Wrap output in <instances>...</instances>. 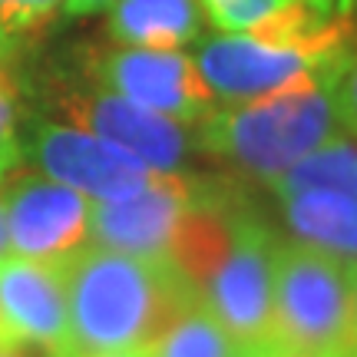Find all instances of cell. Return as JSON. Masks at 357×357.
Masks as SVG:
<instances>
[{
	"label": "cell",
	"instance_id": "7c38bea8",
	"mask_svg": "<svg viewBox=\"0 0 357 357\" xmlns=\"http://www.w3.org/2000/svg\"><path fill=\"white\" fill-rule=\"evenodd\" d=\"M109 37L119 47L182 50L202 40L205 10L199 0H113Z\"/></svg>",
	"mask_w": 357,
	"mask_h": 357
},
{
	"label": "cell",
	"instance_id": "ba28073f",
	"mask_svg": "<svg viewBox=\"0 0 357 357\" xmlns=\"http://www.w3.org/2000/svg\"><path fill=\"white\" fill-rule=\"evenodd\" d=\"M20 155L33 162L40 176L83 192L93 202L126 199L155 176L116 146L70 123H33L26 142H20Z\"/></svg>",
	"mask_w": 357,
	"mask_h": 357
},
{
	"label": "cell",
	"instance_id": "603a6c76",
	"mask_svg": "<svg viewBox=\"0 0 357 357\" xmlns=\"http://www.w3.org/2000/svg\"><path fill=\"white\" fill-rule=\"evenodd\" d=\"M265 357H328V354H314V351H301V347H291V344H281V341H265Z\"/></svg>",
	"mask_w": 357,
	"mask_h": 357
},
{
	"label": "cell",
	"instance_id": "8992f818",
	"mask_svg": "<svg viewBox=\"0 0 357 357\" xmlns=\"http://www.w3.org/2000/svg\"><path fill=\"white\" fill-rule=\"evenodd\" d=\"M89 83L192 129L218 109V100L202 79L192 53L182 50L116 47L93 56Z\"/></svg>",
	"mask_w": 357,
	"mask_h": 357
},
{
	"label": "cell",
	"instance_id": "d4e9b609",
	"mask_svg": "<svg viewBox=\"0 0 357 357\" xmlns=\"http://www.w3.org/2000/svg\"><path fill=\"white\" fill-rule=\"evenodd\" d=\"M73 357H149L146 351H102V354H73Z\"/></svg>",
	"mask_w": 357,
	"mask_h": 357
},
{
	"label": "cell",
	"instance_id": "3957f363",
	"mask_svg": "<svg viewBox=\"0 0 357 357\" xmlns=\"http://www.w3.org/2000/svg\"><path fill=\"white\" fill-rule=\"evenodd\" d=\"M344 50L347 20L314 37L212 33L195 40L192 60L218 106H235L334 77Z\"/></svg>",
	"mask_w": 357,
	"mask_h": 357
},
{
	"label": "cell",
	"instance_id": "7402d4cb",
	"mask_svg": "<svg viewBox=\"0 0 357 357\" xmlns=\"http://www.w3.org/2000/svg\"><path fill=\"white\" fill-rule=\"evenodd\" d=\"M305 3H311L314 10L328 13V17H347L357 7V0H305Z\"/></svg>",
	"mask_w": 357,
	"mask_h": 357
},
{
	"label": "cell",
	"instance_id": "8fae6325",
	"mask_svg": "<svg viewBox=\"0 0 357 357\" xmlns=\"http://www.w3.org/2000/svg\"><path fill=\"white\" fill-rule=\"evenodd\" d=\"M0 321L10 341H37L73 351L63 265L7 252L0 258Z\"/></svg>",
	"mask_w": 357,
	"mask_h": 357
},
{
	"label": "cell",
	"instance_id": "ac0fdd59",
	"mask_svg": "<svg viewBox=\"0 0 357 357\" xmlns=\"http://www.w3.org/2000/svg\"><path fill=\"white\" fill-rule=\"evenodd\" d=\"M0 155L10 166L20 162V89L7 70H0Z\"/></svg>",
	"mask_w": 357,
	"mask_h": 357
},
{
	"label": "cell",
	"instance_id": "484cf974",
	"mask_svg": "<svg viewBox=\"0 0 357 357\" xmlns=\"http://www.w3.org/2000/svg\"><path fill=\"white\" fill-rule=\"evenodd\" d=\"M10 252V242H7V218H3V205H0V258Z\"/></svg>",
	"mask_w": 357,
	"mask_h": 357
},
{
	"label": "cell",
	"instance_id": "6da1fadb",
	"mask_svg": "<svg viewBox=\"0 0 357 357\" xmlns=\"http://www.w3.org/2000/svg\"><path fill=\"white\" fill-rule=\"evenodd\" d=\"M73 354L149 351L199 294L166 255L83 245L63 261Z\"/></svg>",
	"mask_w": 357,
	"mask_h": 357
},
{
	"label": "cell",
	"instance_id": "4316f807",
	"mask_svg": "<svg viewBox=\"0 0 357 357\" xmlns=\"http://www.w3.org/2000/svg\"><path fill=\"white\" fill-rule=\"evenodd\" d=\"M347 268H351V288H354V311H357V258H351Z\"/></svg>",
	"mask_w": 357,
	"mask_h": 357
},
{
	"label": "cell",
	"instance_id": "7a4b0ae2",
	"mask_svg": "<svg viewBox=\"0 0 357 357\" xmlns=\"http://www.w3.org/2000/svg\"><path fill=\"white\" fill-rule=\"evenodd\" d=\"M334 129L337 119L328 77L261 100L218 106L195 126V146L261 182H275L307 153L334 139Z\"/></svg>",
	"mask_w": 357,
	"mask_h": 357
},
{
	"label": "cell",
	"instance_id": "e0dca14e",
	"mask_svg": "<svg viewBox=\"0 0 357 357\" xmlns=\"http://www.w3.org/2000/svg\"><path fill=\"white\" fill-rule=\"evenodd\" d=\"M331 106L337 126L357 136V47H347L331 77Z\"/></svg>",
	"mask_w": 357,
	"mask_h": 357
},
{
	"label": "cell",
	"instance_id": "4fadbf2b",
	"mask_svg": "<svg viewBox=\"0 0 357 357\" xmlns=\"http://www.w3.org/2000/svg\"><path fill=\"white\" fill-rule=\"evenodd\" d=\"M218 33L252 37H314L347 17H328L305 0H199Z\"/></svg>",
	"mask_w": 357,
	"mask_h": 357
},
{
	"label": "cell",
	"instance_id": "30bf717a",
	"mask_svg": "<svg viewBox=\"0 0 357 357\" xmlns=\"http://www.w3.org/2000/svg\"><path fill=\"white\" fill-rule=\"evenodd\" d=\"M202 195V182H192L178 172H155L126 199L93 202L89 242L132 255H169L185 215Z\"/></svg>",
	"mask_w": 357,
	"mask_h": 357
},
{
	"label": "cell",
	"instance_id": "d6986e66",
	"mask_svg": "<svg viewBox=\"0 0 357 357\" xmlns=\"http://www.w3.org/2000/svg\"><path fill=\"white\" fill-rule=\"evenodd\" d=\"M66 0H10V13H7V26H3V40L13 47V40L37 30L47 24L56 10H63Z\"/></svg>",
	"mask_w": 357,
	"mask_h": 357
},
{
	"label": "cell",
	"instance_id": "cb8c5ba5",
	"mask_svg": "<svg viewBox=\"0 0 357 357\" xmlns=\"http://www.w3.org/2000/svg\"><path fill=\"white\" fill-rule=\"evenodd\" d=\"M231 357H265V347L261 344H238L231 351Z\"/></svg>",
	"mask_w": 357,
	"mask_h": 357
},
{
	"label": "cell",
	"instance_id": "2e32d148",
	"mask_svg": "<svg viewBox=\"0 0 357 357\" xmlns=\"http://www.w3.org/2000/svg\"><path fill=\"white\" fill-rule=\"evenodd\" d=\"M235 347L238 344L218 324L215 314L202 301H195L189 311H182L172 321V328L146 354L149 357H231Z\"/></svg>",
	"mask_w": 357,
	"mask_h": 357
},
{
	"label": "cell",
	"instance_id": "5bb4252c",
	"mask_svg": "<svg viewBox=\"0 0 357 357\" xmlns=\"http://www.w3.org/2000/svg\"><path fill=\"white\" fill-rule=\"evenodd\" d=\"M281 208L298 242L318 245L341 258H357V195L347 192H294L281 195Z\"/></svg>",
	"mask_w": 357,
	"mask_h": 357
},
{
	"label": "cell",
	"instance_id": "9c48e42d",
	"mask_svg": "<svg viewBox=\"0 0 357 357\" xmlns=\"http://www.w3.org/2000/svg\"><path fill=\"white\" fill-rule=\"evenodd\" d=\"M60 113L70 126H79L116 146L129 159L153 172H178L195 149V129L159 113H149L136 102L116 96L109 89L89 83V89H73L60 96Z\"/></svg>",
	"mask_w": 357,
	"mask_h": 357
},
{
	"label": "cell",
	"instance_id": "9a60e30c",
	"mask_svg": "<svg viewBox=\"0 0 357 357\" xmlns=\"http://www.w3.org/2000/svg\"><path fill=\"white\" fill-rule=\"evenodd\" d=\"M275 195H294V192L328 189L357 195V146L351 139L334 136L314 153H307L301 162H294L288 172H281L275 182H268Z\"/></svg>",
	"mask_w": 357,
	"mask_h": 357
},
{
	"label": "cell",
	"instance_id": "ffe728a7",
	"mask_svg": "<svg viewBox=\"0 0 357 357\" xmlns=\"http://www.w3.org/2000/svg\"><path fill=\"white\" fill-rule=\"evenodd\" d=\"M0 357H73V351L53 344H37V341H3Z\"/></svg>",
	"mask_w": 357,
	"mask_h": 357
},
{
	"label": "cell",
	"instance_id": "277c9868",
	"mask_svg": "<svg viewBox=\"0 0 357 357\" xmlns=\"http://www.w3.org/2000/svg\"><path fill=\"white\" fill-rule=\"evenodd\" d=\"M271 337L314 354L357 357V311L347 258L307 242H278Z\"/></svg>",
	"mask_w": 357,
	"mask_h": 357
},
{
	"label": "cell",
	"instance_id": "52a82bcc",
	"mask_svg": "<svg viewBox=\"0 0 357 357\" xmlns=\"http://www.w3.org/2000/svg\"><path fill=\"white\" fill-rule=\"evenodd\" d=\"M0 205L13 255L63 265L89 245L93 199L70 185H60L40 172H20L0 182Z\"/></svg>",
	"mask_w": 357,
	"mask_h": 357
},
{
	"label": "cell",
	"instance_id": "44dd1931",
	"mask_svg": "<svg viewBox=\"0 0 357 357\" xmlns=\"http://www.w3.org/2000/svg\"><path fill=\"white\" fill-rule=\"evenodd\" d=\"M113 0H66L63 10L70 13V17H89V13H100L106 10Z\"/></svg>",
	"mask_w": 357,
	"mask_h": 357
},
{
	"label": "cell",
	"instance_id": "f1b7e54d",
	"mask_svg": "<svg viewBox=\"0 0 357 357\" xmlns=\"http://www.w3.org/2000/svg\"><path fill=\"white\" fill-rule=\"evenodd\" d=\"M10 162H7V159H3V155H0V182H3V178H7V172H10Z\"/></svg>",
	"mask_w": 357,
	"mask_h": 357
},
{
	"label": "cell",
	"instance_id": "83f0119b",
	"mask_svg": "<svg viewBox=\"0 0 357 357\" xmlns=\"http://www.w3.org/2000/svg\"><path fill=\"white\" fill-rule=\"evenodd\" d=\"M7 53H10V43L0 37V70H3V63H7Z\"/></svg>",
	"mask_w": 357,
	"mask_h": 357
},
{
	"label": "cell",
	"instance_id": "5b68a950",
	"mask_svg": "<svg viewBox=\"0 0 357 357\" xmlns=\"http://www.w3.org/2000/svg\"><path fill=\"white\" fill-rule=\"evenodd\" d=\"M275 252L278 238L268 225L235 212L229 245L199 284V301L235 344H265L275 334Z\"/></svg>",
	"mask_w": 357,
	"mask_h": 357
}]
</instances>
